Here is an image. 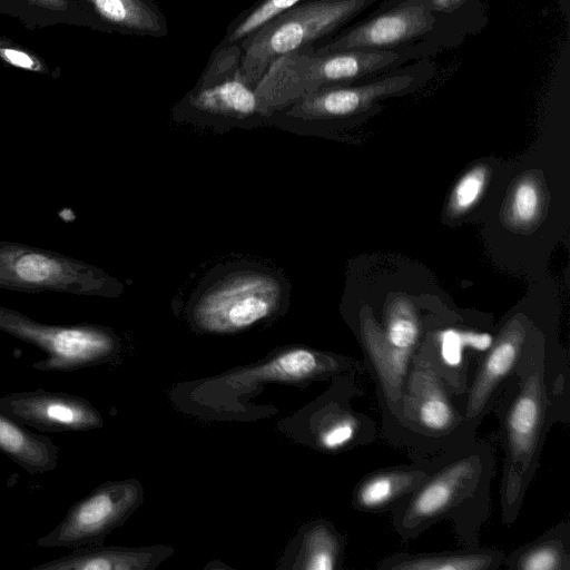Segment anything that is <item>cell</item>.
I'll return each mask as SVG.
<instances>
[{
	"label": "cell",
	"instance_id": "obj_1",
	"mask_svg": "<svg viewBox=\"0 0 570 570\" xmlns=\"http://www.w3.org/2000/svg\"><path fill=\"white\" fill-rule=\"evenodd\" d=\"M492 411L503 449L501 518L511 527L539 468L548 432L570 421L569 361L541 332L507 380Z\"/></svg>",
	"mask_w": 570,
	"mask_h": 570
},
{
	"label": "cell",
	"instance_id": "obj_2",
	"mask_svg": "<svg viewBox=\"0 0 570 570\" xmlns=\"http://www.w3.org/2000/svg\"><path fill=\"white\" fill-rule=\"evenodd\" d=\"M426 462L428 478L390 511L394 531L409 541L448 520L462 547L480 546L491 513L492 444L475 439Z\"/></svg>",
	"mask_w": 570,
	"mask_h": 570
},
{
	"label": "cell",
	"instance_id": "obj_3",
	"mask_svg": "<svg viewBox=\"0 0 570 570\" xmlns=\"http://www.w3.org/2000/svg\"><path fill=\"white\" fill-rule=\"evenodd\" d=\"M439 52V49L425 46L333 52H315L313 47H306L283 55L268 66L254 86L259 112L285 108L320 89L371 78Z\"/></svg>",
	"mask_w": 570,
	"mask_h": 570
},
{
	"label": "cell",
	"instance_id": "obj_4",
	"mask_svg": "<svg viewBox=\"0 0 570 570\" xmlns=\"http://www.w3.org/2000/svg\"><path fill=\"white\" fill-rule=\"evenodd\" d=\"M476 439L453 395L417 354L407 372L400 419V445L411 461H428Z\"/></svg>",
	"mask_w": 570,
	"mask_h": 570
},
{
	"label": "cell",
	"instance_id": "obj_5",
	"mask_svg": "<svg viewBox=\"0 0 570 570\" xmlns=\"http://www.w3.org/2000/svg\"><path fill=\"white\" fill-rule=\"evenodd\" d=\"M382 0H303L239 42L242 70L254 87L278 57L316 47Z\"/></svg>",
	"mask_w": 570,
	"mask_h": 570
},
{
	"label": "cell",
	"instance_id": "obj_6",
	"mask_svg": "<svg viewBox=\"0 0 570 570\" xmlns=\"http://www.w3.org/2000/svg\"><path fill=\"white\" fill-rule=\"evenodd\" d=\"M436 73L431 58H422L377 76L320 89L287 107L295 119L347 124L375 115L383 100L402 97L424 87Z\"/></svg>",
	"mask_w": 570,
	"mask_h": 570
},
{
	"label": "cell",
	"instance_id": "obj_7",
	"mask_svg": "<svg viewBox=\"0 0 570 570\" xmlns=\"http://www.w3.org/2000/svg\"><path fill=\"white\" fill-rule=\"evenodd\" d=\"M463 41L421 0H404L385 9L374 7L363 19L350 23L327 41L313 47V50L333 52L425 46L441 51L458 47Z\"/></svg>",
	"mask_w": 570,
	"mask_h": 570
},
{
	"label": "cell",
	"instance_id": "obj_8",
	"mask_svg": "<svg viewBox=\"0 0 570 570\" xmlns=\"http://www.w3.org/2000/svg\"><path fill=\"white\" fill-rule=\"evenodd\" d=\"M356 375L333 379L330 389L302 411L298 435L304 443L321 452L341 453L376 440L375 421L352 405L364 395Z\"/></svg>",
	"mask_w": 570,
	"mask_h": 570
},
{
	"label": "cell",
	"instance_id": "obj_9",
	"mask_svg": "<svg viewBox=\"0 0 570 570\" xmlns=\"http://www.w3.org/2000/svg\"><path fill=\"white\" fill-rule=\"evenodd\" d=\"M142 501L137 480L109 481L75 502L50 532L40 537V548L77 549L100 544L120 527Z\"/></svg>",
	"mask_w": 570,
	"mask_h": 570
},
{
	"label": "cell",
	"instance_id": "obj_10",
	"mask_svg": "<svg viewBox=\"0 0 570 570\" xmlns=\"http://www.w3.org/2000/svg\"><path fill=\"white\" fill-rule=\"evenodd\" d=\"M539 333L522 313L509 317L497 332L492 346L480 358L466 392L454 399L474 430L492 412L507 380L532 348Z\"/></svg>",
	"mask_w": 570,
	"mask_h": 570
},
{
	"label": "cell",
	"instance_id": "obj_11",
	"mask_svg": "<svg viewBox=\"0 0 570 570\" xmlns=\"http://www.w3.org/2000/svg\"><path fill=\"white\" fill-rule=\"evenodd\" d=\"M362 361L350 356L323 352L309 347H291L276 353L254 365L239 367L226 374L212 377L199 384V389H215L219 392L246 391L264 383L309 384L333 380L343 374H363Z\"/></svg>",
	"mask_w": 570,
	"mask_h": 570
},
{
	"label": "cell",
	"instance_id": "obj_12",
	"mask_svg": "<svg viewBox=\"0 0 570 570\" xmlns=\"http://www.w3.org/2000/svg\"><path fill=\"white\" fill-rule=\"evenodd\" d=\"M279 286L265 274L235 275L205 293L196 304L195 323L212 333L247 328L269 316L277 307Z\"/></svg>",
	"mask_w": 570,
	"mask_h": 570
},
{
	"label": "cell",
	"instance_id": "obj_13",
	"mask_svg": "<svg viewBox=\"0 0 570 570\" xmlns=\"http://www.w3.org/2000/svg\"><path fill=\"white\" fill-rule=\"evenodd\" d=\"M0 326L46 352L32 364L45 372H72L110 362L119 351L116 336L95 326L49 327L3 317Z\"/></svg>",
	"mask_w": 570,
	"mask_h": 570
},
{
	"label": "cell",
	"instance_id": "obj_14",
	"mask_svg": "<svg viewBox=\"0 0 570 570\" xmlns=\"http://www.w3.org/2000/svg\"><path fill=\"white\" fill-rule=\"evenodd\" d=\"M187 101L193 109L214 116L240 119L261 114L254 87L242 70L239 43L219 45Z\"/></svg>",
	"mask_w": 570,
	"mask_h": 570
},
{
	"label": "cell",
	"instance_id": "obj_15",
	"mask_svg": "<svg viewBox=\"0 0 570 570\" xmlns=\"http://www.w3.org/2000/svg\"><path fill=\"white\" fill-rule=\"evenodd\" d=\"M0 411L22 425L46 432H82L100 429L104 419L86 399L42 389L0 397Z\"/></svg>",
	"mask_w": 570,
	"mask_h": 570
},
{
	"label": "cell",
	"instance_id": "obj_16",
	"mask_svg": "<svg viewBox=\"0 0 570 570\" xmlns=\"http://www.w3.org/2000/svg\"><path fill=\"white\" fill-rule=\"evenodd\" d=\"M495 334L449 325L422 337L417 354L435 371L454 399L462 396L480 358L489 351Z\"/></svg>",
	"mask_w": 570,
	"mask_h": 570
},
{
	"label": "cell",
	"instance_id": "obj_17",
	"mask_svg": "<svg viewBox=\"0 0 570 570\" xmlns=\"http://www.w3.org/2000/svg\"><path fill=\"white\" fill-rule=\"evenodd\" d=\"M426 461L381 468L363 475L352 492L351 504L364 513L390 512L429 475Z\"/></svg>",
	"mask_w": 570,
	"mask_h": 570
},
{
	"label": "cell",
	"instance_id": "obj_18",
	"mask_svg": "<svg viewBox=\"0 0 570 570\" xmlns=\"http://www.w3.org/2000/svg\"><path fill=\"white\" fill-rule=\"evenodd\" d=\"M173 553L165 546L148 548L81 547L60 558L42 562L33 570H150Z\"/></svg>",
	"mask_w": 570,
	"mask_h": 570
},
{
	"label": "cell",
	"instance_id": "obj_19",
	"mask_svg": "<svg viewBox=\"0 0 570 570\" xmlns=\"http://www.w3.org/2000/svg\"><path fill=\"white\" fill-rule=\"evenodd\" d=\"M502 550L462 547L436 552H396L382 559L377 570H497L503 566Z\"/></svg>",
	"mask_w": 570,
	"mask_h": 570
},
{
	"label": "cell",
	"instance_id": "obj_20",
	"mask_svg": "<svg viewBox=\"0 0 570 570\" xmlns=\"http://www.w3.org/2000/svg\"><path fill=\"white\" fill-rule=\"evenodd\" d=\"M101 31L131 36L163 37L164 16L150 0H81Z\"/></svg>",
	"mask_w": 570,
	"mask_h": 570
},
{
	"label": "cell",
	"instance_id": "obj_21",
	"mask_svg": "<svg viewBox=\"0 0 570 570\" xmlns=\"http://www.w3.org/2000/svg\"><path fill=\"white\" fill-rule=\"evenodd\" d=\"M0 14L20 21L30 30L73 26L101 31L81 0H0Z\"/></svg>",
	"mask_w": 570,
	"mask_h": 570
},
{
	"label": "cell",
	"instance_id": "obj_22",
	"mask_svg": "<svg viewBox=\"0 0 570 570\" xmlns=\"http://www.w3.org/2000/svg\"><path fill=\"white\" fill-rule=\"evenodd\" d=\"M344 537L332 522L317 519L305 524L294 542V552L283 568L337 570L342 567Z\"/></svg>",
	"mask_w": 570,
	"mask_h": 570
},
{
	"label": "cell",
	"instance_id": "obj_23",
	"mask_svg": "<svg viewBox=\"0 0 570 570\" xmlns=\"http://www.w3.org/2000/svg\"><path fill=\"white\" fill-rule=\"evenodd\" d=\"M0 451L30 474L53 471L59 448L0 411Z\"/></svg>",
	"mask_w": 570,
	"mask_h": 570
},
{
	"label": "cell",
	"instance_id": "obj_24",
	"mask_svg": "<svg viewBox=\"0 0 570 570\" xmlns=\"http://www.w3.org/2000/svg\"><path fill=\"white\" fill-rule=\"evenodd\" d=\"M509 570H570V523L566 519L507 553Z\"/></svg>",
	"mask_w": 570,
	"mask_h": 570
},
{
	"label": "cell",
	"instance_id": "obj_25",
	"mask_svg": "<svg viewBox=\"0 0 570 570\" xmlns=\"http://www.w3.org/2000/svg\"><path fill=\"white\" fill-rule=\"evenodd\" d=\"M389 343L402 354L413 357L423 336V324L414 304L397 295L389 301L384 323H381Z\"/></svg>",
	"mask_w": 570,
	"mask_h": 570
},
{
	"label": "cell",
	"instance_id": "obj_26",
	"mask_svg": "<svg viewBox=\"0 0 570 570\" xmlns=\"http://www.w3.org/2000/svg\"><path fill=\"white\" fill-rule=\"evenodd\" d=\"M431 12L462 39L483 30L488 23L482 0H421Z\"/></svg>",
	"mask_w": 570,
	"mask_h": 570
},
{
	"label": "cell",
	"instance_id": "obj_27",
	"mask_svg": "<svg viewBox=\"0 0 570 570\" xmlns=\"http://www.w3.org/2000/svg\"><path fill=\"white\" fill-rule=\"evenodd\" d=\"M303 0H259L229 26L224 43H239L264 24Z\"/></svg>",
	"mask_w": 570,
	"mask_h": 570
},
{
	"label": "cell",
	"instance_id": "obj_28",
	"mask_svg": "<svg viewBox=\"0 0 570 570\" xmlns=\"http://www.w3.org/2000/svg\"><path fill=\"white\" fill-rule=\"evenodd\" d=\"M542 206V193L538 181L531 177L520 179L511 194L507 219L511 226L525 228L539 218Z\"/></svg>",
	"mask_w": 570,
	"mask_h": 570
},
{
	"label": "cell",
	"instance_id": "obj_29",
	"mask_svg": "<svg viewBox=\"0 0 570 570\" xmlns=\"http://www.w3.org/2000/svg\"><path fill=\"white\" fill-rule=\"evenodd\" d=\"M489 171L484 165L470 169L460 178L450 197L448 214L456 217L468 212L481 197Z\"/></svg>",
	"mask_w": 570,
	"mask_h": 570
},
{
	"label": "cell",
	"instance_id": "obj_30",
	"mask_svg": "<svg viewBox=\"0 0 570 570\" xmlns=\"http://www.w3.org/2000/svg\"><path fill=\"white\" fill-rule=\"evenodd\" d=\"M0 61L45 76H61V70L58 67L51 66L36 51L3 36H0Z\"/></svg>",
	"mask_w": 570,
	"mask_h": 570
},
{
	"label": "cell",
	"instance_id": "obj_31",
	"mask_svg": "<svg viewBox=\"0 0 570 570\" xmlns=\"http://www.w3.org/2000/svg\"><path fill=\"white\" fill-rule=\"evenodd\" d=\"M14 271L23 281L41 283L57 277L61 273V266L48 256L26 254L17 261Z\"/></svg>",
	"mask_w": 570,
	"mask_h": 570
},
{
	"label": "cell",
	"instance_id": "obj_32",
	"mask_svg": "<svg viewBox=\"0 0 570 570\" xmlns=\"http://www.w3.org/2000/svg\"><path fill=\"white\" fill-rule=\"evenodd\" d=\"M404 0H382L380 3H377L375 6V8L377 9H385V8H389V7H392L394 4H397L400 2H402Z\"/></svg>",
	"mask_w": 570,
	"mask_h": 570
}]
</instances>
